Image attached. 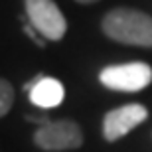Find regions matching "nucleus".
I'll return each mask as SVG.
<instances>
[{
	"instance_id": "obj_1",
	"label": "nucleus",
	"mask_w": 152,
	"mask_h": 152,
	"mask_svg": "<svg viewBox=\"0 0 152 152\" xmlns=\"http://www.w3.org/2000/svg\"><path fill=\"white\" fill-rule=\"evenodd\" d=\"M103 32L115 42L138 48H152V18L140 10L115 8L103 18Z\"/></svg>"
},
{
	"instance_id": "obj_3",
	"label": "nucleus",
	"mask_w": 152,
	"mask_h": 152,
	"mask_svg": "<svg viewBox=\"0 0 152 152\" xmlns=\"http://www.w3.org/2000/svg\"><path fill=\"white\" fill-rule=\"evenodd\" d=\"M34 142L44 150H69L83 144V132L73 121H45L34 134Z\"/></svg>"
},
{
	"instance_id": "obj_4",
	"label": "nucleus",
	"mask_w": 152,
	"mask_h": 152,
	"mask_svg": "<svg viewBox=\"0 0 152 152\" xmlns=\"http://www.w3.org/2000/svg\"><path fill=\"white\" fill-rule=\"evenodd\" d=\"M26 14L38 34L48 39H61L67 32V22L53 0H26Z\"/></svg>"
},
{
	"instance_id": "obj_6",
	"label": "nucleus",
	"mask_w": 152,
	"mask_h": 152,
	"mask_svg": "<svg viewBox=\"0 0 152 152\" xmlns=\"http://www.w3.org/2000/svg\"><path fill=\"white\" fill-rule=\"evenodd\" d=\"M26 91L30 93V101L39 109H51L57 107L65 97L63 85L53 77H44L39 75L34 81L26 85Z\"/></svg>"
},
{
	"instance_id": "obj_7",
	"label": "nucleus",
	"mask_w": 152,
	"mask_h": 152,
	"mask_svg": "<svg viewBox=\"0 0 152 152\" xmlns=\"http://www.w3.org/2000/svg\"><path fill=\"white\" fill-rule=\"evenodd\" d=\"M14 103V87L6 79H0V117H4L10 111Z\"/></svg>"
},
{
	"instance_id": "obj_2",
	"label": "nucleus",
	"mask_w": 152,
	"mask_h": 152,
	"mask_svg": "<svg viewBox=\"0 0 152 152\" xmlns=\"http://www.w3.org/2000/svg\"><path fill=\"white\" fill-rule=\"evenodd\" d=\"M99 79L109 89L134 93V91L144 89L152 81V67L142 61L123 63V65H109V67H105L101 71Z\"/></svg>"
},
{
	"instance_id": "obj_5",
	"label": "nucleus",
	"mask_w": 152,
	"mask_h": 152,
	"mask_svg": "<svg viewBox=\"0 0 152 152\" xmlns=\"http://www.w3.org/2000/svg\"><path fill=\"white\" fill-rule=\"evenodd\" d=\"M146 117H148V111L138 103L118 107L111 113H107V117L103 121V134L109 142L118 140L126 132H130L134 126H138Z\"/></svg>"
},
{
	"instance_id": "obj_8",
	"label": "nucleus",
	"mask_w": 152,
	"mask_h": 152,
	"mask_svg": "<svg viewBox=\"0 0 152 152\" xmlns=\"http://www.w3.org/2000/svg\"><path fill=\"white\" fill-rule=\"evenodd\" d=\"M75 2H79V4H93L97 0H75Z\"/></svg>"
}]
</instances>
